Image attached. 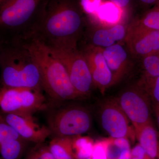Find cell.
Masks as SVG:
<instances>
[{
    "instance_id": "28",
    "label": "cell",
    "mask_w": 159,
    "mask_h": 159,
    "mask_svg": "<svg viewBox=\"0 0 159 159\" xmlns=\"http://www.w3.org/2000/svg\"><path fill=\"white\" fill-rule=\"evenodd\" d=\"M110 2L120 9H124L127 7L131 0H108Z\"/></svg>"
},
{
    "instance_id": "32",
    "label": "cell",
    "mask_w": 159,
    "mask_h": 159,
    "mask_svg": "<svg viewBox=\"0 0 159 159\" xmlns=\"http://www.w3.org/2000/svg\"><path fill=\"white\" fill-rule=\"evenodd\" d=\"M8 1L9 0H0V6H2L4 3Z\"/></svg>"
},
{
    "instance_id": "1",
    "label": "cell",
    "mask_w": 159,
    "mask_h": 159,
    "mask_svg": "<svg viewBox=\"0 0 159 159\" xmlns=\"http://www.w3.org/2000/svg\"><path fill=\"white\" fill-rule=\"evenodd\" d=\"M84 12L80 0H46L33 38L50 48L77 46Z\"/></svg>"
},
{
    "instance_id": "33",
    "label": "cell",
    "mask_w": 159,
    "mask_h": 159,
    "mask_svg": "<svg viewBox=\"0 0 159 159\" xmlns=\"http://www.w3.org/2000/svg\"><path fill=\"white\" fill-rule=\"evenodd\" d=\"M131 159H140L139 158H138L136 157H132Z\"/></svg>"
},
{
    "instance_id": "11",
    "label": "cell",
    "mask_w": 159,
    "mask_h": 159,
    "mask_svg": "<svg viewBox=\"0 0 159 159\" xmlns=\"http://www.w3.org/2000/svg\"><path fill=\"white\" fill-rule=\"evenodd\" d=\"M129 121L118 102L108 101L102 107L101 124L102 128L111 138H127L129 130Z\"/></svg>"
},
{
    "instance_id": "4",
    "label": "cell",
    "mask_w": 159,
    "mask_h": 159,
    "mask_svg": "<svg viewBox=\"0 0 159 159\" xmlns=\"http://www.w3.org/2000/svg\"><path fill=\"white\" fill-rule=\"evenodd\" d=\"M46 1L9 0L0 6V42H25L33 38Z\"/></svg>"
},
{
    "instance_id": "13",
    "label": "cell",
    "mask_w": 159,
    "mask_h": 159,
    "mask_svg": "<svg viewBox=\"0 0 159 159\" xmlns=\"http://www.w3.org/2000/svg\"><path fill=\"white\" fill-rule=\"evenodd\" d=\"M126 31L121 24L115 25L108 29H98L91 36L94 47L107 48L125 39Z\"/></svg>"
},
{
    "instance_id": "2",
    "label": "cell",
    "mask_w": 159,
    "mask_h": 159,
    "mask_svg": "<svg viewBox=\"0 0 159 159\" xmlns=\"http://www.w3.org/2000/svg\"><path fill=\"white\" fill-rule=\"evenodd\" d=\"M1 87H23L43 92L39 69L25 42H1Z\"/></svg>"
},
{
    "instance_id": "25",
    "label": "cell",
    "mask_w": 159,
    "mask_h": 159,
    "mask_svg": "<svg viewBox=\"0 0 159 159\" xmlns=\"http://www.w3.org/2000/svg\"><path fill=\"white\" fill-rule=\"evenodd\" d=\"M37 145L40 159H54L49 145H47L43 142L38 143Z\"/></svg>"
},
{
    "instance_id": "6",
    "label": "cell",
    "mask_w": 159,
    "mask_h": 159,
    "mask_svg": "<svg viewBox=\"0 0 159 159\" xmlns=\"http://www.w3.org/2000/svg\"><path fill=\"white\" fill-rule=\"evenodd\" d=\"M47 99L42 91L23 87H1L0 111L6 113L33 116L44 110Z\"/></svg>"
},
{
    "instance_id": "27",
    "label": "cell",
    "mask_w": 159,
    "mask_h": 159,
    "mask_svg": "<svg viewBox=\"0 0 159 159\" xmlns=\"http://www.w3.org/2000/svg\"><path fill=\"white\" fill-rule=\"evenodd\" d=\"M34 144V146L29 148L27 151L24 159H40L37 144Z\"/></svg>"
},
{
    "instance_id": "24",
    "label": "cell",
    "mask_w": 159,
    "mask_h": 159,
    "mask_svg": "<svg viewBox=\"0 0 159 159\" xmlns=\"http://www.w3.org/2000/svg\"><path fill=\"white\" fill-rule=\"evenodd\" d=\"M91 159H107L104 141L94 143Z\"/></svg>"
},
{
    "instance_id": "3",
    "label": "cell",
    "mask_w": 159,
    "mask_h": 159,
    "mask_svg": "<svg viewBox=\"0 0 159 159\" xmlns=\"http://www.w3.org/2000/svg\"><path fill=\"white\" fill-rule=\"evenodd\" d=\"M25 43L39 69L48 101H70L82 97L71 84L64 66L48 46L35 38Z\"/></svg>"
},
{
    "instance_id": "17",
    "label": "cell",
    "mask_w": 159,
    "mask_h": 159,
    "mask_svg": "<svg viewBox=\"0 0 159 159\" xmlns=\"http://www.w3.org/2000/svg\"><path fill=\"white\" fill-rule=\"evenodd\" d=\"M73 137H53L49 146L54 159H77L73 149Z\"/></svg>"
},
{
    "instance_id": "30",
    "label": "cell",
    "mask_w": 159,
    "mask_h": 159,
    "mask_svg": "<svg viewBox=\"0 0 159 159\" xmlns=\"http://www.w3.org/2000/svg\"><path fill=\"white\" fill-rule=\"evenodd\" d=\"M156 118L157 122V123L159 129V104L158 103H153L152 105Z\"/></svg>"
},
{
    "instance_id": "22",
    "label": "cell",
    "mask_w": 159,
    "mask_h": 159,
    "mask_svg": "<svg viewBox=\"0 0 159 159\" xmlns=\"http://www.w3.org/2000/svg\"><path fill=\"white\" fill-rule=\"evenodd\" d=\"M21 138L0 114V145L10 140Z\"/></svg>"
},
{
    "instance_id": "12",
    "label": "cell",
    "mask_w": 159,
    "mask_h": 159,
    "mask_svg": "<svg viewBox=\"0 0 159 159\" xmlns=\"http://www.w3.org/2000/svg\"><path fill=\"white\" fill-rule=\"evenodd\" d=\"M93 78V84L103 91L114 81L113 75L102 54V48L90 46L83 51Z\"/></svg>"
},
{
    "instance_id": "8",
    "label": "cell",
    "mask_w": 159,
    "mask_h": 159,
    "mask_svg": "<svg viewBox=\"0 0 159 159\" xmlns=\"http://www.w3.org/2000/svg\"><path fill=\"white\" fill-rule=\"evenodd\" d=\"M150 99L141 87L128 90L117 101L134 126L136 138L145 125L152 123Z\"/></svg>"
},
{
    "instance_id": "19",
    "label": "cell",
    "mask_w": 159,
    "mask_h": 159,
    "mask_svg": "<svg viewBox=\"0 0 159 159\" xmlns=\"http://www.w3.org/2000/svg\"><path fill=\"white\" fill-rule=\"evenodd\" d=\"M137 22L146 28L159 31V0Z\"/></svg>"
},
{
    "instance_id": "5",
    "label": "cell",
    "mask_w": 159,
    "mask_h": 159,
    "mask_svg": "<svg viewBox=\"0 0 159 159\" xmlns=\"http://www.w3.org/2000/svg\"><path fill=\"white\" fill-rule=\"evenodd\" d=\"M68 102L47 100L44 111L47 126L53 138L80 136L91 128L92 118L88 110L82 106Z\"/></svg>"
},
{
    "instance_id": "20",
    "label": "cell",
    "mask_w": 159,
    "mask_h": 159,
    "mask_svg": "<svg viewBox=\"0 0 159 159\" xmlns=\"http://www.w3.org/2000/svg\"><path fill=\"white\" fill-rule=\"evenodd\" d=\"M142 60L144 72L143 78H154L159 76V52L143 57Z\"/></svg>"
},
{
    "instance_id": "21",
    "label": "cell",
    "mask_w": 159,
    "mask_h": 159,
    "mask_svg": "<svg viewBox=\"0 0 159 159\" xmlns=\"http://www.w3.org/2000/svg\"><path fill=\"white\" fill-rule=\"evenodd\" d=\"M140 87L145 91L153 103L159 104V76L154 78H143Z\"/></svg>"
},
{
    "instance_id": "14",
    "label": "cell",
    "mask_w": 159,
    "mask_h": 159,
    "mask_svg": "<svg viewBox=\"0 0 159 159\" xmlns=\"http://www.w3.org/2000/svg\"><path fill=\"white\" fill-rule=\"evenodd\" d=\"M102 54L115 81L124 67L127 58V52L122 45L116 43L102 49Z\"/></svg>"
},
{
    "instance_id": "29",
    "label": "cell",
    "mask_w": 159,
    "mask_h": 159,
    "mask_svg": "<svg viewBox=\"0 0 159 159\" xmlns=\"http://www.w3.org/2000/svg\"><path fill=\"white\" fill-rule=\"evenodd\" d=\"M131 149L130 148H126L122 149L118 159H131Z\"/></svg>"
},
{
    "instance_id": "10",
    "label": "cell",
    "mask_w": 159,
    "mask_h": 159,
    "mask_svg": "<svg viewBox=\"0 0 159 159\" xmlns=\"http://www.w3.org/2000/svg\"><path fill=\"white\" fill-rule=\"evenodd\" d=\"M3 119L21 138L34 144L43 143L51 136L48 126H40L35 122L33 116L6 113L0 111Z\"/></svg>"
},
{
    "instance_id": "7",
    "label": "cell",
    "mask_w": 159,
    "mask_h": 159,
    "mask_svg": "<svg viewBox=\"0 0 159 159\" xmlns=\"http://www.w3.org/2000/svg\"><path fill=\"white\" fill-rule=\"evenodd\" d=\"M49 48L64 66L75 90L82 97L88 95L93 84L83 52L78 50L77 46Z\"/></svg>"
},
{
    "instance_id": "34",
    "label": "cell",
    "mask_w": 159,
    "mask_h": 159,
    "mask_svg": "<svg viewBox=\"0 0 159 159\" xmlns=\"http://www.w3.org/2000/svg\"><path fill=\"white\" fill-rule=\"evenodd\" d=\"M0 46H1V42H0Z\"/></svg>"
},
{
    "instance_id": "18",
    "label": "cell",
    "mask_w": 159,
    "mask_h": 159,
    "mask_svg": "<svg viewBox=\"0 0 159 159\" xmlns=\"http://www.w3.org/2000/svg\"><path fill=\"white\" fill-rule=\"evenodd\" d=\"M77 136L73 137V147L77 159L91 157L93 149V142L89 138Z\"/></svg>"
},
{
    "instance_id": "9",
    "label": "cell",
    "mask_w": 159,
    "mask_h": 159,
    "mask_svg": "<svg viewBox=\"0 0 159 159\" xmlns=\"http://www.w3.org/2000/svg\"><path fill=\"white\" fill-rule=\"evenodd\" d=\"M125 40L130 52L141 58L159 52V31L137 22L126 31Z\"/></svg>"
},
{
    "instance_id": "31",
    "label": "cell",
    "mask_w": 159,
    "mask_h": 159,
    "mask_svg": "<svg viewBox=\"0 0 159 159\" xmlns=\"http://www.w3.org/2000/svg\"><path fill=\"white\" fill-rule=\"evenodd\" d=\"M141 4L145 6H152L158 0H139Z\"/></svg>"
},
{
    "instance_id": "23",
    "label": "cell",
    "mask_w": 159,
    "mask_h": 159,
    "mask_svg": "<svg viewBox=\"0 0 159 159\" xmlns=\"http://www.w3.org/2000/svg\"><path fill=\"white\" fill-rule=\"evenodd\" d=\"M104 142L107 159H118L124 148H121L116 145L113 141L112 138L106 140Z\"/></svg>"
},
{
    "instance_id": "15",
    "label": "cell",
    "mask_w": 159,
    "mask_h": 159,
    "mask_svg": "<svg viewBox=\"0 0 159 159\" xmlns=\"http://www.w3.org/2000/svg\"><path fill=\"white\" fill-rule=\"evenodd\" d=\"M136 138L149 157L152 159H159L158 134L152 123L142 128Z\"/></svg>"
},
{
    "instance_id": "26",
    "label": "cell",
    "mask_w": 159,
    "mask_h": 159,
    "mask_svg": "<svg viewBox=\"0 0 159 159\" xmlns=\"http://www.w3.org/2000/svg\"><path fill=\"white\" fill-rule=\"evenodd\" d=\"M131 156L140 159H152L139 144L135 145L131 149Z\"/></svg>"
},
{
    "instance_id": "16",
    "label": "cell",
    "mask_w": 159,
    "mask_h": 159,
    "mask_svg": "<svg viewBox=\"0 0 159 159\" xmlns=\"http://www.w3.org/2000/svg\"><path fill=\"white\" fill-rule=\"evenodd\" d=\"M31 142L22 138L7 141L0 145V159H22Z\"/></svg>"
}]
</instances>
